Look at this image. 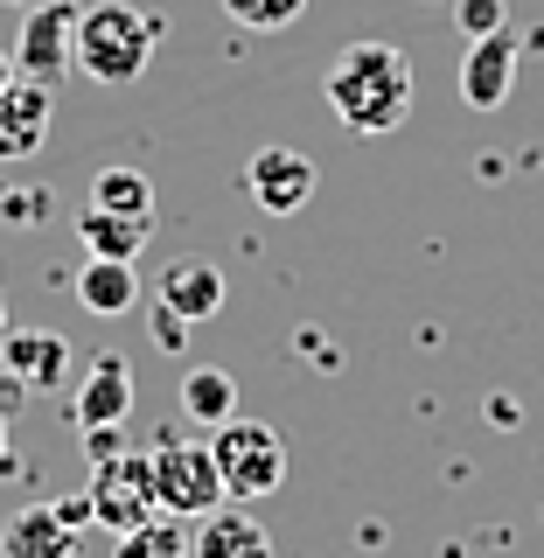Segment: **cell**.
<instances>
[{
	"label": "cell",
	"mask_w": 544,
	"mask_h": 558,
	"mask_svg": "<svg viewBox=\"0 0 544 558\" xmlns=\"http://www.w3.org/2000/svg\"><path fill=\"white\" fill-rule=\"evenodd\" d=\"M322 92L349 133H391L412 112V57L398 43H349L328 63Z\"/></svg>",
	"instance_id": "1"
},
{
	"label": "cell",
	"mask_w": 544,
	"mask_h": 558,
	"mask_svg": "<svg viewBox=\"0 0 544 558\" xmlns=\"http://www.w3.org/2000/svg\"><path fill=\"white\" fill-rule=\"evenodd\" d=\"M161 35V14L133 8V0H92V8H77V70L92 84H140Z\"/></svg>",
	"instance_id": "2"
},
{
	"label": "cell",
	"mask_w": 544,
	"mask_h": 558,
	"mask_svg": "<svg viewBox=\"0 0 544 558\" xmlns=\"http://www.w3.org/2000/svg\"><path fill=\"white\" fill-rule=\"evenodd\" d=\"M209 453H217V475H223V502H266L287 482V447L258 418H223L209 433Z\"/></svg>",
	"instance_id": "3"
},
{
	"label": "cell",
	"mask_w": 544,
	"mask_h": 558,
	"mask_svg": "<svg viewBox=\"0 0 544 558\" xmlns=\"http://www.w3.org/2000/svg\"><path fill=\"white\" fill-rule=\"evenodd\" d=\"M154 502L168 517L196 523L223 502V475H217V453L209 440H161L154 447Z\"/></svg>",
	"instance_id": "4"
},
{
	"label": "cell",
	"mask_w": 544,
	"mask_h": 558,
	"mask_svg": "<svg viewBox=\"0 0 544 558\" xmlns=\"http://www.w3.org/2000/svg\"><path fill=\"white\" fill-rule=\"evenodd\" d=\"M161 502H154V453H105V461H92V517L105 523V531H133V523H147Z\"/></svg>",
	"instance_id": "5"
},
{
	"label": "cell",
	"mask_w": 544,
	"mask_h": 558,
	"mask_svg": "<svg viewBox=\"0 0 544 558\" xmlns=\"http://www.w3.org/2000/svg\"><path fill=\"white\" fill-rule=\"evenodd\" d=\"M77 63V0H35L14 35V70L35 84H57Z\"/></svg>",
	"instance_id": "6"
},
{
	"label": "cell",
	"mask_w": 544,
	"mask_h": 558,
	"mask_svg": "<svg viewBox=\"0 0 544 558\" xmlns=\"http://www.w3.org/2000/svg\"><path fill=\"white\" fill-rule=\"evenodd\" d=\"M517 63H523V35L510 22L475 35L468 57H461V105L468 112H496V105L510 98V84H517Z\"/></svg>",
	"instance_id": "7"
},
{
	"label": "cell",
	"mask_w": 544,
	"mask_h": 558,
	"mask_svg": "<svg viewBox=\"0 0 544 558\" xmlns=\"http://www.w3.org/2000/svg\"><path fill=\"white\" fill-rule=\"evenodd\" d=\"M314 182H322L314 161L293 154V147H258L252 161H244V189H252V203L266 209V217H293V209H307Z\"/></svg>",
	"instance_id": "8"
},
{
	"label": "cell",
	"mask_w": 544,
	"mask_h": 558,
	"mask_svg": "<svg viewBox=\"0 0 544 558\" xmlns=\"http://www.w3.org/2000/svg\"><path fill=\"white\" fill-rule=\"evenodd\" d=\"M49 84L35 77H14L8 92H0V161H35L49 140Z\"/></svg>",
	"instance_id": "9"
},
{
	"label": "cell",
	"mask_w": 544,
	"mask_h": 558,
	"mask_svg": "<svg viewBox=\"0 0 544 558\" xmlns=\"http://www.w3.org/2000/svg\"><path fill=\"white\" fill-rule=\"evenodd\" d=\"M0 363H8V377L22 391H57L63 371H70V342L57 328H8L0 336Z\"/></svg>",
	"instance_id": "10"
},
{
	"label": "cell",
	"mask_w": 544,
	"mask_h": 558,
	"mask_svg": "<svg viewBox=\"0 0 544 558\" xmlns=\"http://www.w3.org/2000/svg\"><path fill=\"white\" fill-rule=\"evenodd\" d=\"M126 412H133V363L98 356L92 371H84L77 398H70V418H77V433H84V426H126Z\"/></svg>",
	"instance_id": "11"
},
{
	"label": "cell",
	"mask_w": 544,
	"mask_h": 558,
	"mask_svg": "<svg viewBox=\"0 0 544 558\" xmlns=\"http://www.w3.org/2000/svg\"><path fill=\"white\" fill-rule=\"evenodd\" d=\"M189 558H273V537L252 510H223L217 502V510L196 517V531H189Z\"/></svg>",
	"instance_id": "12"
},
{
	"label": "cell",
	"mask_w": 544,
	"mask_h": 558,
	"mask_svg": "<svg viewBox=\"0 0 544 558\" xmlns=\"http://www.w3.org/2000/svg\"><path fill=\"white\" fill-rule=\"evenodd\" d=\"M0 558H77V531L49 502H35V510H14V523L0 531Z\"/></svg>",
	"instance_id": "13"
},
{
	"label": "cell",
	"mask_w": 544,
	"mask_h": 558,
	"mask_svg": "<svg viewBox=\"0 0 544 558\" xmlns=\"http://www.w3.org/2000/svg\"><path fill=\"white\" fill-rule=\"evenodd\" d=\"M161 301L196 328V322H209V314L223 307V272L209 266V258H174V266L161 272Z\"/></svg>",
	"instance_id": "14"
},
{
	"label": "cell",
	"mask_w": 544,
	"mask_h": 558,
	"mask_svg": "<svg viewBox=\"0 0 544 558\" xmlns=\"http://www.w3.org/2000/svg\"><path fill=\"white\" fill-rule=\"evenodd\" d=\"M77 301L84 314H133L140 307V272H133V258H84V272H77Z\"/></svg>",
	"instance_id": "15"
},
{
	"label": "cell",
	"mask_w": 544,
	"mask_h": 558,
	"mask_svg": "<svg viewBox=\"0 0 544 558\" xmlns=\"http://www.w3.org/2000/svg\"><path fill=\"white\" fill-rule=\"evenodd\" d=\"M84 258H140L154 238V217H119V209H84L77 217Z\"/></svg>",
	"instance_id": "16"
},
{
	"label": "cell",
	"mask_w": 544,
	"mask_h": 558,
	"mask_svg": "<svg viewBox=\"0 0 544 558\" xmlns=\"http://www.w3.org/2000/svg\"><path fill=\"white\" fill-rule=\"evenodd\" d=\"M182 412L196 418V426H209V433H217L223 418H238V384H231V371H209V363H203V371H189L182 377Z\"/></svg>",
	"instance_id": "17"
},
{
	"label": "cell",
	"mask_w": 544,
	"mask_h": 558,
	"mask_svg": "<svg viewBox=\"0 0 544 558\" xmlns=\"http://www.w3.org/2000/svg\"><path fill=\"white\" fill-rule=\"evenodd\" d=\"M112 558H189V523H182V517H168V510H154L147 523L119 531Z\"/></svg>",
	"instance_id": "18"
},
{
	"label": "cell",
	"mask_w": 544,
	"mask_h": 558,
	"mask_svg": "<svg viewBox=\"0 0 544 558\" xmlns=\"http://www.w3.org/2000/svg\"><path fill=\"white\" fill-rule=\"evenodd\" d=\"M92 209H119V217H154V182L140 168H98L92 174Z\"/></svg>",
	"instance_id": "19"
},
{
	"label": "cell",
	"mask_w": 544,
	"mask_h": 558,
	"mask_svg": "<svg viewBox=\"0 0 544 558\" xmlns=\"http://www.w3.org/2000/svg\"><path fill=\"white\" fill-rule=\"evenodd\" d=\"M223 14H231L238 28H287L307 14V0H223Z\"/></svg>",
	"instance_id": "20"
},
{
	"label": "cell",
	"mask_w": 544,
	"mask_h": 558,
	"mask_svg": "<svg viewBox=\"0 0 544 558\" xmlns=\"http://www.w3.org/2000/svg\"><path fill=\"white\" fill-rule=\"evenodd\" d=\"M454 22H461V35L475 43V35L503 28V0H454Z\"/></svg>",
	"instance_id": "21"
},
{
	"label": "cell",
	"mask_w": 544,
	"mask_h": 558,
	"mask_svg": "<svg viewBox=\"0 0 544 558\" xmlns=\"http://www.w3.org/2000/svg\"><path fill=\"white\" fill-rule=\"evenodd\" d=\"M0 217H8V223L49 217V189H8V196H0Z\"/></svg>",
	"instance_id": "22"
},
{
	"label": "cell",
	"mask_w": 544,
	"mask_h": 558,
	"mask_svg": "<svg viewBox=\"0 0 544 558\" xmlns=\"http://www.w3.org/2000/svg\"><path fill=\"white\" fill-rule=\"evenodd\" d=\"M182 342H189V322H182L168 301H154V349H168V356H174Z\"/></svg>",
	"instance_id": "23"
},
{
	"label": "cell",
	"mask_w": 544,
	"mask_h": 558,
	"mask_svg": "<svg viewBox=\"0 0 544 558\" xmlns=\"http://www.w3.org/2000/svg\"><path fill=\"white\" fill-rule=\"evenodd\" d=\"M49 510H57V517L70 523V531H84V523H98V517H92V488H77V496H57Z\"/></svg>",
	"instance_id": "24"
},
{
	"label": "cell",
	"mask_w": 544,
	"mask_h": 558,
	"mask_svg": "<svg viewBox=\"0 0 544 558\" xmlns=\"http://www.w3.org/2000/svg\"><path fill=\"white\" fill-rule=\"evenodd\" d=\"M119 433H126V426H84V453H92V461H105V453H119V447H126Z\"/></svg>",
	"instance_id": "25"
},
{
	"label": "cell",
	"mask_w": 544,
	"mask_h": 558,
	"mask_svg": "<svg viewBox=\"0 0 544 558\" xmlns=\"http://www.w3.org/2000/svg\"><path fill=\"white\" fill-rule=\"evenodd\" d=\"M14 77H22V70H14V49H0V92H8Z\"/></svg>",
	"instance_id": "26"
},
{
	"label": "cell",
	"mask_w": 544,
	"mask_h": 558,
	"mask_svg": "<svg viewBox=\"0 0 544 558\" xmlns=\"http://www.w3.org/2000/svg\"><path fill=\"white\" fill-rule=\"evenodd\" d=\"M0 336H8V307H0Z\"/></svg>",
	"instance_id": "27"
},
{
	"label": "cell",
	"mask_w": 544,
	"mask_h": 558,
	"mask_svg": "<svg viewBox=\"0 0 544 558\" xmlns=\"http://www.w3.org/2000/svg\"><path fill=\"white\" fill-rule=\"evenodd\" d=\"M0 8H22V0H0Z\"/></svg>",
	"instance_id": "28"
}]
</instances>
